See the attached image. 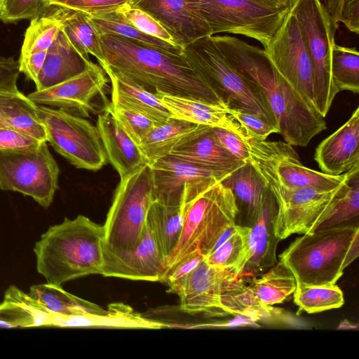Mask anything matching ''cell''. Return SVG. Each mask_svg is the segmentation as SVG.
<instances>
[{
    "label": "cell",
    "instance_id": "cell-30",
    "mask_svg": "<svg viewBox=\"0 0 359 359\" xmlns=\"http://www.w3.org/2000/svg\"><path fill=\"white\" fill-rule=\"evenodd\" d=\"M250 226L236 224L228 236L204 257V261L210 266L241 276L250 259Z\"/></svg>",
    "mask_w": 359,
    "mask_h": 359
},
{
    "label": "cell",
    "instance_id": "cell-43",
    "mask_svg": "<svg viewBox=\"0 0 359 359\" xmlns=\"http://www.w3.org/2000/svg\"><path fill=\"white\" fill-rule=\"evenodd\" d=\"M107 106L123 130L137 145L156 126L151 119L142 114L111 104Z\"/></svg>",
    "mask_w": 359,
    "mask_h": 359
},
{
    "label": "cell",
    "instance_id": "cell-10",
    "mask_svg": "<svg viewBox=\"0 0 359 359\" xmlns=\"http://www.w3.org/2000/svg\"><path fill=\"white\" fill-rule=\"evenodd\" d=\"M208 25L212 35L229 33L259 41L264 48L276 34L290 11L259 0H188Z\"/></svg>",
    "mask_w": 359,
    "mask_h": 359
},
{
    "label": "cell",
    "instance_id": "cell-22",
    "mask_svg": "<svg viewBox=\"0 0 359 359\" xmlns=\"http://www.w3.org/2000/svg\"><path fill=\"white\" fill-rule=\"evenodd\" d=\"M314 160L321 172L331 175H341L359 165V107L318 144Z\"/></svg>",
    "mask_w": 359,
    "mask_h": 359
},
{
    "label": "cell",
    "instance_id": "cell-16",
    "mask_svg": "<svg viewBox=\"0 0 359 359\" xmlns=\"http://www.w3.org/2000/svg\"><path fill=\"white\" fill-rule=\"evenodd\" d=\"M154 182V201L181 206L185 193L196 189L208 180H224L222 173L184 160L170 154L150 165Z\"/></svg>",
    "mask_w": 359,
    "mask_h": 359
},
{
    "label": "cell",
    "instance_id": "cell-45",
    "mask_svg": "<svg viewBox=\"0 0 359 359\" xmlns=\"http://www.w3.org/2000/svg\"><path fill=\"white\" fill-rule=\"evenodd\" d=\"M204 257L198 252H194L177 264L165 270L160 282L166 284L169 291L176 293L180 283Z\"/></svg>",
    "mask_w": 359,
    "mask_h": 359
},
{
    "label": "cell",
    "instance_id": "cell-3",
    "mask_svg": "<svg viewBox=\"0 0 359 359\" xmlns=\"http://www.w3.org/2000/svg\"><path fill=\"white\" fill-rule=\"evenodd\" d=\"M103 225L78 215L50 226L35 243L36 270L48 283L61 286L76 278L101 274Z\"/></svg>",
    "mask_w": 359,
    "mask_h": 359
},
{
    "label": "cell",
    "instance_id": "cell-37",
    "mask_svg": "<svg viewBox=\"0 0 359 359\" xmlns=\"http://www.w3.org/2000/svg\"><path fill=\"white\" fill-rule=\"evenodd\" d=\"M293 294L295 304L309 313L338 309L344 303L343 292L336 284L330 285L297 284Z\"/></svg>",
    "mask_w": 359,
    "mask_h": 359
},
{
    "label": "cell",
    "instance_id": "cell-12",
    "mask_svg": "<svg viewBox=\"0 0 359 359\" xmlns=\"http://www.w3.org/2000/svg\"><path fill=\"white\" fill-rule=\"evenodd\" d=\"M47 142L77 168L96 171L107 164V157L97 126L67 111L36 105Z\"/></svg>",
    "mask_w": 359,
    "mask_h": 359
},
{
    "label": "cell",
    "instance_id": "cell-4",
    "mask_svg": "<svg viewBox=\"0 0 359 359\" xmlns=\"http://www.w3.org/2000/svg\"><path fill=\"white\" fill-rule=\"evenodd\" d=\"M358 255V225L348 224L303 234L279 257L297 284L330 285Z\"/></svg>",
    "mask_w": 359,
    "mask_h": 359
},
{
    "label": "cell",
    "instance_id": "cell-19",
    "mask_svg": "<svg viewBox=\"0 0 359 359\" xmlns=\"http://www.w3.org/2000/svg\"><path fill=\"white\" fill-rule=\"evenodd\" d=\"M129 4L153 17L182 47L212 35L207 22L188 0H131Z\"/></svg>",
    "mask_w": 359,
    "mask_h": 359
},
{
    "label": "cell",
    "instance_id": "cell-54",
    "mask_svg": "<svg viewBox=\"0 0 359 359\" xmlns=\"http://www.w3.org/2000/svg\"><path fill=\"white\" fill-rule=\"evenodd\" d=\"M356 327L353 325L351 324L348 321L344 320L341 323L339 327L337 328L338 330L342 329H353Z\"/></svg>",
    "mask_w": 359,
    "mask_h": 359
},
{
    "label": "cell",
    "instance_id": "cell-8",
    "mask_svg": "<svg viewBox=\"0 0 359 359\" xmlns=\"http://www.w3.org/2000/svg\"><path fill=\"white\" fill-rule=\"evenodd\" d=\"M290 11L297 20L310 57L314 106L325 118L339 93L331 71L338 24L332 20L321 0H294Z\"/></svg>",
    "mask_w": 359,
    "mask_h": 359
},
{
    "label": "cell",
    "instance_id": "cell-52",
    "mask_svg": "<svg viewBox=\"0 0 359 359\" xmlns=\"http://www.w3.org/2000/svg\"><path fill=\"white\" fill-rule=\"evenodd\" d=\"M19 91V90H18ZM17 91V92H18ZM17 92H0V116L1 112V109L5 104V102L15 93ZM0 128H5L1 118H0Z\"/></svg>",
    "mask_w": 359,
    "mask_h": 359
},
{
    "label": "cell",
    "instance_id": "cell-35",
    "mask_svg": "<svg viewBox=\"0 0 359 359\" xmlns=\"http://www.w3.org/2000/svg\"><path fill=\"white\" fill-rule=\"evenodd\" d=\"M0 118L5 127L47 142L46 131L38 116L36 104L20 90L5 102Z\"/></svg>",
    "mask_w": 359,
    "mask_h": 359
},
{
    "label": "cell",
    "instance_id": "cell-55",
    "mask_svg": "<svg viewBox=\"0 0 359 359\" xmlns=\"http://www.w3.org/2000/svg\"><path fill=\"white\" fill-rule=\"evenodd\" d=\"M49 5H59L63 6L69 0H47Z\"/></svg>",
    "mask_w": 359,
    "mask_h": 359
},
{
    "label": "cell",
    "instance_id": "cell-9",
    "mask_svg": "<svg viewBox=\"0 0 359 359\" xmlns=\"http://www.w3.org/2000/svg\"><path fill=\"white\" fill-rule=\"evenodd\" d=\"M154 201L153 175L149 165L121 177L103 225L104 246L114 251L135 248L143 236Z\"/></svg>",
    "mask_w": 359,
    "mask_h": 359
},
{
    "label": "cell",
    "instance_id": "cell-47",
    "mask_svg": "<svg viewBox=\"0 0 359 359\" xmlns=\"http://www.w3.org/2000/svg\"><path fill=\"white\" fill-rule=\"evenodd\" d=\"M212 129L217 140L225 150L238 159L249 163L250 154L245 141L226 129Z\"/></svg>",
    "mask_w": 359,
    "mask_h": 359
},
{
    "label": "cell",
    "instance_id": "cell-27",
    "mask_svg": "<svg viewBox=\"0 0 359 359\" xmlns=\"http://www.w3.org/2000/svg\"><path fill=\"white\" fill-rule=\"evenodd\" d=\"M43 15L60 23L70 43L81 55L89 57L90 54L100 65L104 62L100 35L89 21L87 13L63 6L49 5Z\"/></svg>",
    "mask_w": 359,
    "mask_h": 359
},
{
    "label": "cell",
    "instance_id": "cell-51",
    "mask_svg": "<svg viewBox=\"0 0 359 359\" xmlns=\"http://www.w3.org/2000/svg\"><path fill=\"white\" fill-rule=\"evenodd\" d=\"M321 1L332 20L339 24L346 0H322Z\"/></svg>",
    "mask_w": 359,
    "mask_h": 359
},
{
    "label": "cell",
    "instance_id": "cell-56",
    "mask_svg": "<svg viewBox=\"0 0 359 359\" xmlns=\"http://www.w3.org/2000/svg\"><path fill=\"white\" fill-rule=\"evenodd\" d=\"M1 1H2V0H0V8H1Z\"/></svg>",
    "mask_w": 359,
    "mask_h": 359
},
{
    "label": "cell",
    "instance_id": "cell-50",
    "mask_svg": "<svg viewBox=\"0 0 359 359\" xmlns=\"http://www.w3.org/2000/svg\"><path fill=\"white\" fill-rule=\"evenodd\" d=\"M48 50H43L21 57L18 60L20 72L34 83L42 69Z\"/></svg>",
    "mask_w": 359,
    "mask_h": 359
},
{
    "label": "cell",
    "instance_id": "cell-24",
    "mask_svg": "<svg viewBox=\"0 0 359 359\" xmlns=\"http://www.w3.org/2000/svg\"><path fill=\"white\" fill-rule=\"evenodd\" d=\"M96 126L107 161L116 169L120 178L147 164L138 145L123 130L108 106L104 113L98 115Z\"/></svg>",
    "mask_w": 359,
    "mask_h": 359
},
{
    "label": "cell",
    "instance_id": "cell-5",
    "mask_svg": "<svg viewBox=\"0 0 359 359\" xmlns=\"http://www.w3.org/2000/svg\"><path fill=\"white\" fill-rule=\"evenodd\" d=\"M183 226L180 239L165 259V269L189 255L203 257L216 247L236 224L239 209L232 191L219 180H212L181 205Z\"/></svg>",
    "mask_w": 359,
    "mask_h": 359
},
{
    "label": "cell",
    "instance_id": "cell-46",
    "mask_svg": "<svg viewBox=\"0 0 359 359\" xmlns=\"http://www.w3.org/2000/svg\"><path fill=\"white\" fill-rule=\"evenodd\" d=\"M43 142L10 128H0V150L22 151L39 147Z\"/></svg>",
    "mask_w": 359,
    "mask_h": 359
},
{
    "label": "cell",
    "instance_id": "cell-38",
    "mask_svg": "<svg viewBox=\"0 0 359 359\" xmlns=\"http://www.w3.org/2000/svg\"><path fill=\"white\" fill-rule=\"evenodd\" d=\"M332 76L339 92H359V53L355 48L334 43L331 57Z\"/></svg>",
    "mask_w": 359,
    "mask_h": 359
},
{
    "label": "cell",
    "instance_id": "cell-17",
    "mask_svg": "<svg viewBox=\"0 0 359 359\" xmlns=\"http://www.w3.org/2000/svg\"><path fill=\"white\" fill-rule=\"evenodd\" d=\"M107 83L104 70L93 62L78 76L53 87L36 90L27 97L36 105L88 116L93 99L102 92Z\"/></svg>",
    "mask_w": 359,
    "mask_h": 359
},
{
    "label": "cell",
    "instance_id": "cell-32",
    "mask_svg": "<svg viewBox=\"0 0 359 359\" xmlns=\"http://www.w3.org/2000/svg\"><path fill=\"white\" fill-rule=\"evenodd\" d=\"M88 18L100 35L116 34L159 50L183 54V47L143 33L116 9L88 14Z\"/></svg>",
    "mask_w": 359,
    "mask_h": 359
},
{
    "label": "cell",
    "instance_id": "cell-15",
    "mask_svg": "<svg viewBox=\"0 0 359 359\" xmlns=\"http://www.w3.org/2000/svg\"><path fill=\"white\" fill-rule=\"evenodd\" d=\"M264 50L292 90L309 107L316 111L310 57L297 20L290 11Z\"/></svg>",
    "mask_w": 359,
    "mask_h": 359
},
{
    "label": "cell",
    "instance_id": "cell-49",
    "mask_svg": "<svg viewBox=\"0 0 359 359\" xmlns=\"http://www.w3.org/2000/svg\"><path fill=\"white\" fill-rule=\"evenodd\" d=\"M131 0H69L63 6L93 14L115 9Z\"/></svg>",
    "mask_w": 359,
    "mask_h": 359
},
{
    "label": "cell",
    "instance_id": "cell-7",
    "mask_svg": "<svg viewBox=\"0 0 359 359\" xmlns=\"http://www.w3.org/2000/svg\"><path fill=\"white\" fill-rule=\"evenodd\" d=\"M183 53L196 69L221 95L228 107L238 108L255 114L278 129L263 92L226 59L211 36L198 39L184 46Z\"/></svg>",
    "mask_w": 359,
    "mask_h": 359
},
{
    "label": "cell",
    "instance_id": "cell-40",
    "mask_svg": "<svg viewBox=\"0 0 359 359\" xmlns=\"http://www.w3.org/2000/svg\"><path fill=\"white\" fill-rule=\"evenodd\" d=\"M60 29V23L50 17L42 15L32 20L25 34L20 57L48 50Z\"/></svg>",
    "mask_w": 359,
    "mask_h": 359
},
{
    "label": "cell",
    "instance_id": "cell-41",
    "mask_svg": "<svg viewBox=\"0 0 359 359\" xmlns=\"http://www.w3.org/2000/svg\"><path fill=\"white\" fill-rule=\"evenodd\" d=\"M48 6L47 0H2L0 20L4 23L32 20L42 16Z\"/></svg>",
    "mask_w": 359,
    "mask_h": 359
},
{
    "label": "cell",
    "instance_id": "cell-23",
    "mask_svg": "<svg viewBox=\"0 0 359 359\" xmlns=\"http://www.w3.org/2000/svg\"><path fill=\"white\" fill-rule=\"evenodd\" d=\"M171 117L196 125L226 129L243 141L248 137L241 124L227 112V107L205 100L156 93Z\"/></svg>",
    "mask_w": 359,
    "mask_h": 359
},
{
    "label": "cell",
    "instance_id": "cell-2",
    "mask_svg": "<svg viewBox=\"0 0 359 359\" xmlns=\"http://www.w3.org/2000/svg\"><path fill=\"white\" fill-rule=\"evenodd\" d=\"M226 59L264 94L280 134L292 146L306 147L327 128L325 118L309 107L278 72L265 50L236 37L211 35Z\"/></svg>",
    "mask_w": 359,
    "mask_h": 359
},
{
    "label": "cell",
    "instance_id": "cell-21",
    "mask_svg": "<svg viewBox=\"0 0 359 359\" xmlns=\"http://www.w3.org/2000/svg\"><path fill=\"white\" fill-rule=\"evenodd\" d=\"M276 211V202L267 188L260 210L250 226V259L242 272V277L259 276L277 263L276 253L280 240L274 233Z\"/></svg>",
    "mask_w": 359,
    "mask_h": 359
},
{
    "label": "cell",
    "instance_id": "cell-44",
    "mask_svg": "<svg viewBox=\"0 0 359 359\" xmlns=\"http://www.w3.org/2000/svg\"><path fill=\"white\" fill-rule=\"evenodd\" d=\"M227 112L241 124L248 138L264 140L271 134L278 133V129L255 114L235 107H228Z\"/></svg>",
    "mask_w": 359,
    "mask_h": 359
},
{
    "label": "cell",
    "instance_id": "cell-26",
    "mask_svg": "<svg viewBox=\"0 0 359 359\" xmlns=\"http://www.w3.org/2000/svg\"><path fill=\"white\" fill-rule=\"evenodd\" d=\"M93 62L81 55L70 43L62 29L47 51L46 57L35 81L36 90H42L86 71Z\"/></svg>",
    "mask_w": 359,
    "mask_h": 359
},
{
    "label": "cell",
    "instance_id": "cell-53",
    "mask_svg": "<svg viewBox=\"0 0 359 359\" xmlns=\"http://www.w3.org/2000/svg\"><path fill=\"white\" fill-rule=\"evenodd\" d=\"M264 2H266L273 5L278 6H285L289 8L291 7V5L294 0H259Z\"/></svg>",
    "mask_w": 359,
    "mask_h": 359
},
{
    "label": "cell",
    "instance_id": "cell-18",
    "mask_svg": "<svg viewBox=\"0 0 359 359\" xmlns=\"http://www.w3.org/2000/svg\"><path fill=\"white\" fill-rule=\"evenodd\" d=\"M165 259L146 222L142 239L135 248L114 251L103 244V264L100 275L133 280L160 281Z\"/></svg>",
    "mask_w": 359,
    "mask_h": 359
},
{
    "label": "cell",
    "instance_id": "cell-29",
    "mask_svg": "<svg viewBox=\"0 0 359 359\" xmlns=\"http://www.w3.org/2000/svg\"><path fill=\"white\" fill-rule=\"evenodd\" d=\"M27 294L57 316L102 314L107 311V309L78 297L65 291L61 286L48 283L31 286Z\"/></svg>",
    "mask_w": 359,
    "mask_h": 359
},
{
    "label": "cell",
    "instance_id": "cell-6",
    "mask_svg": "<svg viewBox=\"0 0 359 359\" xmlns=\"http://www.w3.org/2000/svg\"><path fill=\"white\" fill-rule=\"evenodd\" d=\"M188 314L255 317L263 310L240 275L203 260L180 283L176 293Z\"/></svg>",
    "mask_w": 359,
    "mask_h": 359
},
{
    "label": "cell",
    "instance_id": "cell-48",
    "mask_svg": "<svg viewBox=\"0 0 359 359\" xmlns=\"http://www.w3.org/2000/svg\"><path fill=\"white\" fill-rule=\"evenodd\" d=\"M18 60L0 56V92H17L20 74Z\"/></svg>",
    "mask_w": 359,
    "mask_h": 359
},
{
    "label": "cell",
    "instance_id": "cell-20",
    "mask_svg": "<svg viewBox=\"0 0 359 359\" xmlns=\"http://www.w3.org/2000/svg\"><path fill=\"white\" fill-rule=\"evenodd\" d=\"M170 154L203 167L230 174L245 162L225 150L212 127L196 125L173 146Z\"/></svg>",
    "mask_w": 359,
    "mask_h": 359
},
{
    "label": "cell",
    "instance_id": "cell-31",
    "mask_svg": "<svg viewBox=\"0 0 359 359\" xmlns=\"http://www.w3.org/2000/svg\"><path fill=\"white\" fill-rule=\"evenodd\" d=\"M248 286L257 302L269 308L293 294L297 283L291 271L280 261L262 275L253 277Z\"/></svg>",
    "mask_w": 359,
    "mask_h": 359
},
{
    "label": "cell",
    "instance_id": "cell-34",
    "mask_svg": "<svg viewBox=\"0 0 359 359\" xmlns=\"http://www.w3.org/2000/svg\"><path fill=\"white\" fill-rule=\"evenodd\" d=\"M147 224L166 259L176 246L182 233L183 217L181 206L168 205L154 201L147 214Z\"/></svg>",
    "mask_w": 359,
    "mask_h": 359
},
{
    "label": "cell",
    "instance_id": "cell-11",
    "mask_svg": "<svg viewBox=\"0 0 359 359\" xmlns=\"http://www.w3.org/2000/svg\"><path fill=\"white\" fill-rule=\"evenodd\" d=\"M249 163L265 184L287 189L316 188L330 190L348 181L359 165L339 175H331L303 165L292 145L279 141L248 138Z\"/></svg>",
    "mask_w": 359,
    "mask_h": 359
},
{
    "label": "cell",
    "instance_id": "cell-1",
    "mask_svg": "<svg viewBox=\"0 0 359 359\" xmlns=\"http://www.w3.org/2000/svg\"><path fill=\"white\" fill-rule=\"evenodd\" d=\"M100 40L104 58L101 67H109L154 93L194 97L227 107L184 53L159 50L116 34L100 35Z\"/></svg>",
    "mask_w": 359,
    "mask_h": 359
},
{
    "label": "cell",
    "instance_id": "cell-39",
    "mask_svg": "<svg viewBox=\"0 0 359 359\" xmlns=\"http://www.w3.org/2000/svg\"><path fill=\"white\" fill-rule=\"evenodd\" d=\"M358 218L359 171L351 177L347 189L337 198L325 219L315 231L341 225H358Z\"/></svg>",
    "mask_w": 359,
    "mask_h": 359
},
{
    "label": "cell",
    "instance_id": "cell-25",
    "mask_svg": "<svg viewBox=\"0 0 359 359\" xmlns=\"http://www.w3.org/2000/svg\"><path fill=\"white\" fill-rule=\"evenodd\" d=\"M102 67L111 83V107L142 114L151 119L156 126L171 117L156 93L106 66Z\"/></svg>",
    "mask_w": 359,
    "mask_h": 359
},
{
    "label": "cell",
    "instance_id": "cell-42",
    "mask_svg": "<svg viewBox=\"0 0 359 359\" xmlns=\"http://www.w3.org/2000/svg\"><path fill=\"white\" fill-rule=\"evenodd\" d=\"M132 25L153 37L176 44L170 34L153 17L145 11L126 3L116 8Z\"/></svg>",
    "mask_w": 359,
    "mask_h": 359
},
{
    "label": "cell",
    "instance_id": "cell-36",
    "mask_svg": "<svg viewBox=\"0 0 359 359\" xmlns=\"http://www.w3.org/2000/svg\"><path fill=\"white\" fill-rule=\"evenodd\" d=\"M196 124L170 117L165 123L155 126L140 142L148 165L170 154L176 142Z\"/></svg>",
    "mask_w": 359,
    "mask_h": 359
},
{
    "label": "cell",
    "instance_id": "cell-28",
    "mask_svg": "<svg viewBox=\"0 0 359 359\" xmlns=\"http://www.w3.org/2000/svg\"><path fill=\"white\" fill-rule=\"evenodd\" d=\"M35 326L59 327V316L49 311L15 286H10L0 304V327Z\"/></svg>",
    "mask_w": 359,
    "mask_h": 359
},
{
    "label": "cell",
    "instance_id": "cell-13",
    "mask_svg": "<svg viewBox=\"0 0 359 359\" xmlns=\"http://www.w3.org/2000/svg\"><path fill=\"white\" fill-rule=\"evenodd\" d=\"M59 172L46 142L29 150H0V189L30 196L44 208L53 202Z\"/></svg>",
    "mask_w": 359,
    "mask_h": 359
},
{
    "label": "cell",
    "instance_id": "cell-14",
    "mask_svg": "<svg viewBox=\"0 0 359 359\" xmlns=\"http://www.w3.org/2000/svg\"><path fill=\"white\" fill-rule=\"evenodd\" d=\"M349 180L330 190L287 189L276 184H266L277 205L273 224L276 238L280 241L294 233L313 232L337 198L347 189Z\"/></svg>",
    "mask_w": 359,
    "mask_h": 359
},
{
    "label": "cell",
    "instance_id": "cell-33",
    "mask_svg": "<svg viewBox=\"0 0 359 359\" xmlns=\"http://www.w3.org/2000/svg\"><path fill=\"white\" fill-rule=\"evenodd\" d=\"M222 182L232 191L236 201L238 200L245 206L252 224L260 210L267 189L262 177L250 163H245Z\"/></svg>",
    "mask_w": 359,
    "mask_h": 359
}]
</instances>
